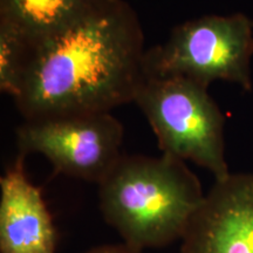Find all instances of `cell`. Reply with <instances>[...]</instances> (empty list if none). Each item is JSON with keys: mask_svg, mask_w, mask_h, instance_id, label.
<instances>
[{"mask_svg": "<svg viewBox=\"0 0 253 253\" xmlns=\"http://www.w3.org/2000/svg\"><path fill=\"white\" fill-rule=\"evenodd\" d=\"M145 54L137 15L110 0L31 50L15 106L25 121L112 113L134 102Z\"/></svg>", "mask_w": 253, "mask_h": 253, "instance_id": "1", "label": "cell"}, {"mask_svg": "<svg viewBox=\"0 0 253 253\" xmlns=\"http://www.w3.org/2000/svg\"><path fill=\"white\" fill-rule=\"evenodd\" d=\"M97 185L106 223L138 251L182 240L205 197L184 161L168 154L122 155Z\"/></svg>", "mask_w": 253, "mask_h": 253, "instance_id": "2", "label": "cell"}, {"mask_svg": "<svg viewBox=\"0 0 253 253\" xmlns=\"http://www.w3.org/2000/svg\"><path fill=\"white\" fill-rule=\"evenodd\" d=\"M134 102L147 118L163 154L194 162L216 181L230 175L225 118L208 87L178 75L145 73Z\"/></svg>", "mask_w": 253, "mask_h": 253, "instance_id": "3", "label": "cell"}, {"mask_svg": "<svg viewBox=\"0 0 253 253\" xmlns=\"http://www.w3.org/2000/svg\"><path fill=\"white\" fill-rule=\"evenodd\" d=\"M253 21L245 14L204 15L176 26L147 49L145 73L178 75L209 88L221 80L252 89Z\"/></svg>", "mask_w": 253, "mask_h": 253, "instance_id": "4", "label": "cell"}, {"mask_svg": "<svg viewBox=\"0 0 253 253\" xmlns=\"http://www.w3.org/2000/svg\"><path fill=\"white\" fill-rule=\"evenodd\" d=\"M123 134L112 113L25 121L15 130L18 155L41 154L56 172L96 184L122 156Z\"/></svg>", "mask_w": 253, "mask_h": 253, "instance_id": "5", "label": "cell"}, {"mask_svg": "<svg viewBox=\"0 0 253 253\" xmlns=\"http://www.w3.org/2000/svg\"><path fill=\"white\" fill-rule=\"evenodd\" d=\"M179 253H253V173H230L214 182Z\"/></svg>", "mask_w": 253, "mask_h": 253, "instance_id": "6", "label": "cell"}, {"mask_svg": "<svg viewBox=\"0 0 253 253\" xmlns=\"http://www.w3.org/2000/svg\"><path fill=\"white\" fill-rule=\"evenodd\" d=\"M25 157L0 178V253H55L54 221L41 190L25 172Z\"/></svg>", "mask_w": 253, "mask_h": 253, "instance_id": "7", "label": "cell"}, {"mask_svg": "<svg viewBox=\"0 0 253 253\" xmlns=\"http://www.w3.org/2000/svg\"><path fill=\"white\" fill-rule=\"evenodd\" d=\"M110 0H0V25L23 39L30 53Z\"/></svg>", "mask_w": 253, "mask_h": 253, "instance_id": "8", "label": "cell"}, {"mask_svg": "<svg viewBox=\"0 0 253 253\" xmlns=\"http://www.w3.org/2000/svg\"><path fill=\"white\" fill-rule=\"evenodd\" d=\"M30 58V48L23 39L0 25V90L13 99L20 91Z\"/></svg>", "mask_w": 253, "mask_h": 253, "instance_id": "9", "label": "cell"}, {"mask_svg": "<svg viewBox=\"0 0 253 253\" xmlns=\"http://www.w3.org/2000/svg\"><path fill=\"white\" fill-rule=\"evenodd\" d=\"M84 253H142V251L135 250L126 244L118 245H101L94 248Z\"/></svg>", "mask_w": 253, "mask_h": 253, "instance_id": "10", "label": "cell"}]
</instances>
